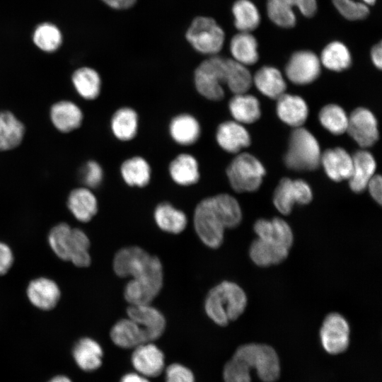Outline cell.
<instances>
[{
  "instance_id": "6da1fadb",
  "label": "cell",
  "mask_w": 382,
  "mask_h": 382,
  "mask_svg": "<svg viewBox=\"0 0 382 382\" xmlns=\"http://www.w3.org/2000/svg\"><path fill=\"white\" fill-rule=\"evenodd\" d=\"M241 216V208L236 199L221 193L204 198L197 204L193 224L201 241L216 249L223 243L225 229L237 227Z\"/></svg>"
},
{
  "instance_id": "7a4b0ae2",
  "label": "cell",
  "mask_w": 382,
  "mask_h": 382,
  "mask_svg": "<svg viewBox=\"0 0 382 382\" xmlns=\"http://www.w3.org/2000/svg\"><path fill=\"white\" fill-rule=\"evenodd\" d=\"M247 302L246 294L238 284L223 281L208 292L204 308L207 316L214 323L226 326L242 315Z\"/></svg>"
},
{
  "instance_id": "3957f363",
  "label": "cell",
  "mask_w": 382,
  "mask_h": 382,
  "mask_svg": "<svg viewBox=\"0 0 382 382\" xmlns=\"http://www.w3.org/2000/svg\"><path fill=\"white\" fill-rule=\"evenodd\" d=\"M113 270L120 277H163L160 260L138 246H128L118 250L113 259Z\"/></svg>"
},
{
  "instance_id": "277c9868",
  "label": "cell",
  "mask_w": 382,
  "mask_h": 382,
  "mask_svg": "<svg viewBox=\"0 0 382 382\" xmlns=\"http://www.w3.org/2000/svg\"><path fill=\"white\" fill-rule=\"evenodd\" d=\"M321 151L315 136L308 129L294 128L289 137L284 156L285 165L296 171L316 169L320 164Z\"/></svg>"
},
{
  "instance_id": "5b68a950",
  "label": "cell",
  "mask_w": 382,
  "mask_h": 382,
  "mask_svg": "<svg viewBox=\"0 0 382 382\" xmlns=\"http://www.w3.org/2000/svg\"><path fill=\"white\" fill-rule=\"evenodd\" d=\"M265 175L262 163L253 155L240 153L226 168V175L233 190L238 192L256 191Z\"/></svg>"
},
{
  "instance_id": "8992f818",
  "label": "cell",
  "mask_w": 382,
  "mask_h": 382,
  "mask_svg": "<svg viewBox=\"0 0 382 382\" xmlns=\"http://www.w3.org/2000/svg\"><path fill=\"white\" fill-rule=\"evenodd\" d=\"M250 369H255L264 382H274L279 376L280 366L276 351L270 346L250 343L240 346L233 356Z\"/></svg>"
},
{
  "instance_id": "52a82bcc",
  "label": "cell",
  "mask_w": 382,
  "mask_h": 382,
  "mask_svg": "<svg viewBox=\"0 0 382 382\" xmlns=\"http://www.w3.org/2000/svg\"><path fill=\"white\" fill-rule=\"evenodd\" d=\"M226 58L210 56L196 68L194 81L197 92L204 98L218 101L224 97Z\"/></svg>"
},
{
  "instance_id": "ba28073f",
  "label": "cell",
  "mask_w": 382,
  "mask_h": 382,
  "mask_svg": "<svg viewBox=\"0 0 382 382\" xmlns=\"http://www.w3.org/2000/svg\"><path fill=\"white\" fill-rule=\"evenodd\" d=\"M185 37L191 45L199 52L216 55L222 48L224 42V32L217 23L210 17L195 18Z\"/></svg>"
},
{
  "instance_id": "9c48e42d",
  "label": "cell",
  "mask_w": 382,
  "mask_h": 382,
  "mask_svg": "<svg viewBox=\"0 0 382 382\" xmlns=\"http://www.w3.org/2000/svg\"><path fill=\"white\" fill-rule=\"evenodd\" d=\"M313 199L310 185L301 179H282L277 186L273 196L275 208L282 214L291 213L295 204H308Z\"/></svg>"
},
{
  "instance_id": "30bf717a",
  "label": "cell",
  "mask_w": 382,
  "mask_h": 382,
  "mask_svg": "<svg viewBox=\"0 0 382 382\" xmlns=\"http://www.w3.org/2000/svg\"><path fill=\"white\" fill-rule=\"evenodd\" d=\"M349 325L341 314H328L320 330V338L324 349L331 354L345 352L349 343Z\"/></svg>"
},
{
  "instance_id": "8fae6325",
  "label": "cell",
  "mask_w": 382,
  "mask_h": 382,
  "mask_svg": "<svg viewBox=\"0 0 382 382\" xmlns=\"http://www.w3.org/2000/svg\"><path fill=\"white\" fill-rule=\"evenodd\" d=\"M295 8L303 16L311 17L316 12V0H267V2L270 19L282 28H291L296 24Z\"/></svg>"
},
{
  "instance_id": "7c38bea8",
  "label": "cell",
  "mask_w": 382,
  "mask_h": 382,
  "mask_svg": "<svg viewBox=\"0 0 382 382\" xmlns=\"http://www.w3.org/2000/svg\"><path fill=\"white\" fill-rule=\"evenodd\" d=\"M321 63L311 51L301 50L294 53L286 65L285 73L290 81L296 85H306L318 79Z\"/></svg>"
},
{
  "instance_id": "4fadbf2b",
  "label": "cell",
  "mask_w": 382,
  "mask_h": 382,
  "mask_svg": "<svg viewBox=\"0 0 382 382\" xmlns=\"http://www.w3.org/2000/svg\"><path fill=\"white\" fill-rule=\"evenodd\" d=\"M347 132L362 148L374 145L379 136L377 120L365 108H357L348 116Z\"/></svg>"
},
{
  "instance_id": "5bb4252c",
  "label": "cell",
  "mask_w": 382,
  "mask_h": 382,
  "mask_svg": "<svg viewBox=\"0 0 382 382\" xmlns=\"http://www.w3.org/2000/svg\"><path fill=\"white\" fill-rule=\"evenodd\" d=\"M131 361L136 372L147 378L158 376L165 369L164 354L151 342H144L134 348Z\"/></svg>"
},
{
  "instance_id": "9a60e30c",
  "label": "cell",
  "mask_w": 382,
  "mask_h": 382,
  "mask_svg": "<svg viewBox=\"0 0 382 382\" xmlns=\"http://www.w3.org/2000/svg\"><path fill=\"white\" fill-rule=\"evenodd\" d=\"M127 314L141 328L148 342L158 339L166 329L164 316L150 304L129 305Z\"/></svg>"
},
{
  "instance_id": "2e32d148",
  "label": "cell",
  "mask_w": 382,
  "mask_h": 382,
  "mask_svg": "<svg viewBox=\"0 0 382 382\" xmlns=\"http://www.w3.org/2000/svg\"><path fill=\"white\" fill-rule=\"evenodd\" d=\"M218 145L230 154H238L250 144V137L245 127L235 121L228 120L219 124L216 134Z\"/></svg>"
},
{
  "instance_id": "e0dca14e",
  "label": "cell",
  "mask_w": 382,
  "mask_h": 382,
  "mask_svg": "<svg viewBox=\"0 0 382 382\" xmlns=\"http://www.w3.org/2000/svg\"><path fill=\"white\" fill-rule=\"evenodd\" d=\"M26 294L30 302L42 311L54 308L61 296L58 284L54 280L47 277L33 279L28 285Z\"/></svg>"
},
{
  "instance_id": "ac0fdd59",
  "label": "cell",
  "mask_w": 382,
  "mask_h": 382,
  "mask_svg": "<svg viewBox=\"0 0 382 382\" xmlns=\"http://www.w3.org/2000/svg\"><path fill=\"white\" fill-rule=\"evenodd\" d=\"M50 118L59 132L69 133L81 125L83 114L77 104L71 100H62L51 106Z\"/></svg>"
},
{
  "instance_id": "d6986e66",
  "label": "cell",
  "mask_w": 382,
  "mask_h": 382,
  "mask_svg": "<svg viewBox=\"0 0 382 382\" xmlns=\"http://www.w3.org/2000/svg\"><path fill=\"white\" fill-rule=\"evenodd\" d=\"M320 164L332 180H348L352 171V156L341 147L329 149L321 154Z\"/></svg>"
},
{
  "instance_id": "ffe728a7",
  "label": "cell",
  "mask_w": 382,
  "mask_h": 382,
  "mask_svg": "<svg viewBox=\"0 0 382 382\" xmlns=\"http://www.w3.org/2000/svg\"><path fill=\"white\" fill-rule=\"evenodd\" d=\"M276 111L279 118L294 128L302 127L308 116V107L300 96L284 93L277 99Z\"/></svg>"
},
{
  "instance_id": "44dd1931",
  "label": "cell",
  "mask_w": 382,
  "mask_h": 382,
  "mask_svg": "<svg viewBox=\"0 0 382 382\" xmlns=\"http://www.w3.org/2000/svg\"><path fill=\"white\" fill-rule=\"evenodd\" d=\"M67 207L76 219L88 222L97 214L98 200L91 189L86 187L71 190L67 198Z\"/></svg>"
},
{
  "instance_id": "7402d4cb",
  "label": "cell",
  "mask_w": 382,
  "mask_h": 382,
  "mask_svg": "<svg viewBox=\"0 0 382 382\" xmlns=\"http://www.w3.org/2000/svg\"><path fill=\"white\" fill-rule=\"evenodd\" d=\"M352 171L348 179L349 185L354 192L361 193L375 175L376 163L373 155L366 150L357 151L352 156Z\"/></svg>"
},
{
  "instance_id": "603a6c76",
  "label": "cell",
  "mask_w": 382,
  "mask_h": 382,
  "mask_svg": "<svg viewBox=\"0 0 382 382\" xmlns=\"http://www.w3.org/2000/svg\"><path fill=\"white\" fill-rule=\"evenodd\" d=\"M168 131L172 139L178 144L189 146L195 144L201 135L199 121L187 113L178 115L169 123Z\"/></svg>"
},
{
  "instance_id": "cb8c5ba5",
  "label": "cell",
  "mask_w": 382,
  "mask_h": 382,
  "mask_svg": "<svg viewBox=\"0 0 382 382\" xmlns=\"http://www.w3.org/2000/svg\"><path fill=\"white\" fill-rule=\"evenodd\" d=\"M72 355L81 369L90 372L100 367L103 351L97 341L86 337L76 342L72 349Z\"/></svg>"
},
{
  "instance_id": "d4e9b609",
  "label": "cell",
  "mask_w": 382,
  "mask_h": 382,
  "mask_svg": "<svg viewBox=\"0 0 382 382\" xmlns=\"http://www.w3.org/2000/svg\"><path fill=\"white\" fill-rule=\"evenodd\" d=\"M110 335L113 343L123 349H134L148 342L141 328L129 317L117 321L112 327Z\"/></svg>"
},
{
  "instance_id": "484cf974",
  "label": "cell",
  "mask_w": 382,
  "mask_h": 382,
  "mask_svg": "<svg viewBox=\"0 0 382 382\" xmlns=\"http://www.w3.org/2000/svg\"><path fill=\"white\" fill-rule=\"evenodd\" d=\"M289 249L271 241L257 238L249 248L252 261L259 267H269L283 262L289 255Z\"/></svg>"
},
{
  "instance_id": "4316f807",
  "label": "cell",
  "mask_w": 382,
  "mask_h": 382,
  "mask_svg": "<svg viewBox=\"0 0 382 382\" xmlns=\"http://www.w3.org/2000/svg\"><path fill=\"white\" fill-rule=\"evenodd\" d=\"M163 281L153 279H132L126 284L124 296L129 305L150 304L159 294Z\"/></svg>"
},
{
  "instance_id": "83f0119b",
  "label": "cell",
  "mask_w": 382,
  "mask_h": 382,
  "mask_svg": "<svg viewBox=\"0 0 382 382\" xmlns=\"http://www.w3.org/2000/svg\"><path fill=\"white\" fill-rule=\"evenodd\" d=\"M169 175L174 183L189 186L199 181V164L195 156L183 153L175 157L168 166Z\"/></svg>"
},
{
  "instance_id": "f1b7e54d",
  "label": "cell",
  "mask_w": 382,
  "mask_h": 382,
  "mask_svg": "<svg viewBox=\"0 0 382 382\" xmlns=\"http://www.w3.org/2000/svg\"><path fill=\"white\" fill-rule=\"evenodd\" d=\"M25 132L24 124L11 111H0V151L18 147Z\"/></svg>"
},
{
  "instance_id": "f546056e",
  "label": "cell",
  "mask_w": 382,
  "mask_h": 382,
  "mask_svg": "<svg viewBox=\"0 0 382 382\" xmlns=\"http://www.w3.org/2000/svg\"><path fill=\"white\" fill-rule=\"evenodd\" d=\"M154 219L161 231L172 234L183 232L187 224L186 214L167 202H161L156 207Z\"/></svg>"
},
{
  "instance_id": "4dcf8cb0",
  "label": "cell",
  "mask_w": 382,
  "mask_h": 382,
  "mask_svg": "<svg viewBox=\"0 0 382 382\" xmlns=\"http://www.w3.org/2000/svg\"><path fill=\"white\" fill-rule=\"evenodd\" d=\"M257 90L264 96L277 99L285 93L286 85L281 72L275 67H261L253 78Z\"/></svg>"
},
{
  "instance_id": "1f68e13d",
  "label": "cell",
  "mask_w": 382,
  "mask_h": 382,
  "mask_svg": "<svg viewBox=\"0 0 382 382\" xmlns=\"http://www.w3.org/2000/svg\"><path fill=\"white\" fill-rule=\"evenodd\" d=\"M228 110L234 120L242 125L255 122L261 115L257 98L246 93L234 94L229 100Z\"/></svg>"
},
{
  "instance_id": "d6a6232c",
  "label": "cell",
  "mask_w": 382,
  "mask_h": 382,
  "mask_svg": "<svg viewBox=\"0 0 382 382\" xmlns=\"http://www.w3.org/2000/svg\"><path fill=\"white\" fill-rule=\"evenodd\" d=\"M139 117L130 107H122L112 115L110 128L113 135L120 141H128L134 139L138 131Z\"/></svg>"
},
{
  "instance_id": "836d02e7",
  "label": "cell",
  "mask_w": 382,
  "mask_h": 382,
  "mask_svg": "<svg viewBox=\"0 0 382 382\" xmlns=\"http://www.w3.org/2000/svg\"><path fill=\"white\" fill-rule=\"evenodd\" d=\"M120 170L124 182L131 187H144L151 180V166L144 158L139 156L124 161Z\"/></svg>"
},
{
  "instance_id": "e575fe53",
  "label": "cell",
  "mask_w": 382,
  "mask_h": 382,
  "mask_svg": "<svg viewBox=\"0 0 382 382\" xmlns=\"http://www.w3.org/2000/svg\"><path fill=\"white\" fill-rule=\"evenodd\" d=\"M71 82L79 96L85 100H95L100 93L101 79L93 68L83 66L77 69L71 76Z\"/></svg>"
},
{
  "instance_id": "d590c367",
  "label": "cell",
  "mask_w": 382,
  "mask_h": 382,
  "mask_svg": "<svg viewBox=\"0 0 382 382\" xmlns=\"http://www.w3.org/2000/svg\"><path fill=\"white\" fill-rule=\"evenodd\" d=\"M233 59L245 65H252L258 60L257 42L255 37L248 32L235 35L230 43Z\"/></svg>"
},
{
  "instance_id": "8d00e7d4",
  "label": "cell",
  "mask_w": 382,
  "mask_h": 382,
  "mask_svg": "<svg viewBox=\"0 0 382 382\" xmlns=\"http://www.w3.org/2000/svg\"><path fill=\"white\" fill-rule=\"evenodd\" d=\"M253 83V76L246 66L226 58L225 84L233 94L246 93Z\"/></svg>"
},
{
  "instance_id": "74e56055",
  "label": "cell",
  "mask_w": 382,
  "mask_h": 382,
  "mask_svg": "<svg viewBox=\"0 0 382 382\" xmlns=\"http://www.w3.org/2000/svg\"><path fill=\"white\" fill-rule=\"evenodd\" d=\"M320 61L325 68L341 71L350 66L352 57L348 48L343 43L334 41L323 50Z\"/></svg>"
},
{
  "instance_id": "f35d334b",
  "label": "cell",
  "mask_w": 382,
  "mask_h": 382,
  "mask_svg": "<svg viewBox=\"0 0 382 382\" xmlns=\"http://www.w3.org/2000/svg\"><path fill=\"white\" fill-rule=\"evenodd\" d=\"M232 13L235 26L240 32L250 33L260 24L259 11L249 0H237L233 5Z\"/></svg>"
},
{
  "instance_id": "ab89813d",
  "label": "cell",
  "mask_w": 382,
  "mask_h": 382,
  "mask_svg": "<svg viewBox=\"0 0 382 382\" xmlns=\"http://www.w3.org/2000/svg\"><path fill=\"white\" fill-rule=\"evenodd\" d=\"M322 126L334 135H340L347 132L348 116L344 109L336 104L324 106L318 115Z\"/></svg>"
},
{
  "instance_id": "60d3db41",
  "label": "cell",
  "mask_w": 382,
  "mask_h": 382,
  "mask_svg": "<svg viewBox=\"0 0 382 382\" xmlns=\"http://www.w3.org/2000/svg\"><path fill=\"white\" fill-rule=\"evenodd\" d=\"M90 244V240L83 231L72 228L69 261L78 267H88L91 262Z\"/></svg>"
},
{
  "instance_id": "b9f144b4",
  "label": "cell",
  "mask_w": 382,
  "mask_h": 382,
  "mask_svg": "<svg viewBox=\"0 0 382 382\" xmlns=\"http://www.w3.org/2000/svg\"><path fill=\"white\" fill-rule=\"evenodd\" d=\"M33 40L40 50L46 52H53L60 47L62 35L55 25L43 23L34 30Z\"/></svg>"
},
{
  "instance_id": "7bdbcfd3",
  "label": "cell",
  "mask_w": 382,
  "mask_h": 382,
  "mask_svg": "<svg viewBox=\"0 0 382 382\" xmlns=\"http://www.w3.org/2000/svg\"><path fill=\"white\" fill-rule=\"evenodd\" d=\"M71 231L69 224L60 223L51 229L48 236L51 249L62 260L69 261Z\"/></svg>"
},
{
  "instance_id": "ee69618b",
  "label": "cell",
  "mask_w": 382,
  "mask_h": 382,
  "mask_svg": "<svg viewBox=\"0 0 382 382\" xmlns=\"http://www.w3.org/2000/svg\"><path fill=\"white\" fill-rule=\"evenodd\" d=\"M250 369L246 364L232 357L224 367V382H251Z\"/></svg>"
},
{
  "instance_id": "f6af8a7d",
  "label": "cell",
  "mask_w": 382,
  "mask_h": 382,
  "mask_svg": "<svg viewBox=\"0 0 382 382\" xmlns=\"http://www.w3.org/2000/svg\"><path fill=\"white\" fill-rule=\"evenodd\" d=\"M79 175L84 187L92 190L102 183L103 170L99 163L90 160L82 166Z\"/></svg>"
},
{
  "instance_id": "bcb514c9",
  "label": "cell",
  "mask_w": 382,
  "mask_h": 382,
  "mask_svg": "<svg viewBox=\"0 0 382 382\" xmlns=\"http://www.w3.org/2000/svg\"><path fill=\"white\" fill-rule=\"evenodd\" d=\"M272 222L273 225L272 242L290 249L294 242V234L289 224L279 217L273 218Z\"/></svg>"
},
{
  "instance_id": "7dc6e473",
  "label": "cell",
  "mask_w": 382,
  "mask_h": 382,
  "mask_svg": "<svg viewBox=\"0 0 382 382\" xmlns=\"http://www.w3.org/2000/svg\"><path fill=\"white\" fill-rule=\"evenodd\" d=\"M165 378L166 382H195L192 371L178 363L172 364L166 368Z\"/></svg>"
},
{
  "instance_id": "c3c4849f",
  "label": "cell",
  "mask_w": 382,
  "mask_h": 382,
  "mask_svg": "<svg viewBox=\"0 0 382 382\" xmlns=\"http://www.w3.org/2000/svg\"><path fill=\"white\" fill-rule=\"evenodd\" d=\"M253 229L257 238L272 242L273 225L272 219H257L254 224Z\"/></svg>"
},
{
  "instance_id": "681fc988",
  "label": "cell",
  "mask_w": 382,
  "mask_h": 382,
  "mask_svg": "<svg viewBox=\"0 0 382 382\" xmlns=\"http://www.w3.org/2000/svg\"><path fill=\"white\" fill-rule=\"evenodd\" d=\"M14 257L11 248L0 241V275L5 274L12 267Z\"/></svg>"
},
{
  "instance_id": "f907efd6",
  "label": "cell",
  "mask_w": 382,
  "mask_h": 382,
  "mask_svg": "<svg viewBox=\"0 0 382 382\" xmlns=\"http://www.w3.org/2000/svg\"><path fill=\"white\" fill-rule=\"evenodd\" d=\"M371 197L379 204L382 201V179L380 175H374L368 183L367 187Z\"/></svg>"
},
{
  "instance_id": "816d5d0a",
  "label": "cell",
  "mask_w": 382,
  "mask_h": 382,
  "mask_svg": "<svg viewBox=\"0 0 382 382\" xmlns=\"http://www.w3.org/2000/svg\"><path fill=\"white\" fill-rule=\"evenodd\" d=\"M110 7L115 9H127L134 5L137 0H102Z\"/></svg>"
},
{
  "instance_id": "f5cc1de1",
  "label": "cell",
  "mask_w": 382,
  "mask_h": 382,
  "mask_svg": "<svg viewBox=\"0 0 382 382\" xmlns=\"http://www.w3.org/2000/svg\"><path fill=\"white\" fill-rule=\"evenodd\" d=\"M371 57L374 64L381 69L382 66V45L381 42L372 47Z\"/></svg>"
},
{
  "instance_id": "db71d44e",
  "label": "cell",
  "mask_w": 382,
  "mask_h": 382,
  "mask_svg": "<svg viewBox=\"0 0 382 382\" xmlns=\"http://www.w3.org/2000/svg\"><path fill=\"white\" fill-rule=\"evenodd\" d=\"M120 382H150V381L149 378L137 372H129L122 376Z\"/></svg>"
},
{
  "instance_id": "11a10c76",
  "label": "cell",
  "mask_w": 382,
  "mask_h": 382,
  "mask_svg": "<svg viewBox=\"0 0 382 382\" xmlns=\"http://www.w3.org/2000/svg\"><path fill=\"white\" fill-rule=\"evenodd\" d=\"M47 382H72L71 380L64 375H57L52 378Z\"/></svg>"
},
{
  "instance_id": "9f6ffc18",
  "label": "cell",
  "mask_w": 382,
  "mask_h": 382,
  "mask_svg": "<svg viewBox=\"0 0 382 382\" xmlns=\"http://www.w3.org/2000/svg\"><path fill=\"white\" fill-rule=\"evenodd\" d=\"M346 1L354 3V4H364L369 6L371 5H373L376 1V0H346Z\"/></svg>"
}]
</instances>
